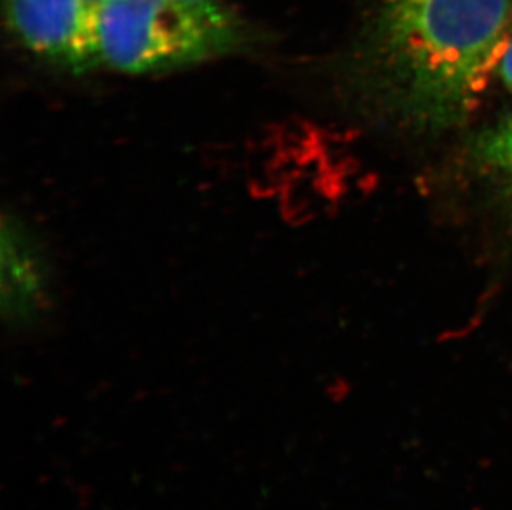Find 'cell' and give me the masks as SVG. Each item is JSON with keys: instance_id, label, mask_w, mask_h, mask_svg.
<instances>
[{"instance_id": "cell-1", "label": "cell", "mask_w": 512, "mask_h": 510, "mask_svg": "<svg viewBox=\"0 0 512 510\" xmlns=\"http://www.w3.org/2000/svg\"><path fill=\"white\" fill-rule=\"evenodd\" d=\"M511 17L512 0H382L363 55V85L406 128H456L498 67Z\"/></svg>"}, {"instance_id": "cell-2", "label": "cell", "mask_w": 512, "mask_h": 510, "mask_svg": "<svg viewBox=\"0 0 512 510\" xmlns=\"http://www.w3.org/2000/svg\"><path fill=\"white\" fill-rule=\"evenodd\" d=\"M241 24L221 2L108 0L97 7L102 67L130 75L171 72L241 49Z\"/></svg>"}, {"instance_id": "cell-3", "label": "cell", "mask_w": 512, "mask_h": 510, "mask_svg": "<svg viewBox=\"0 0 512 510\" xmlns=\"http://www.w3.org/2000/svg\"><path fill=\"white\" fill-rule=\"evenodd\" d=\"M5 19L30 53L70 73L102 67L97 7L87 0H4Z\"/></svg>"}, {"instance_id": "cell-4", "label": "cell", "mask_w": 512, "mask_h": 510, "mask_svg": "<svg viewBox=\"0 0 512 510\" xmlns=\"http://www.w3.org/2000/svg\"><path fill=\"white\" fill-rule=\"evenodd\" d=\"M4 269H10L12 274H4V284L10 282V287L4 289L5 315L14 323L25 322L32 317L40 307L44 279L40 270L39 260L30 251L27 239L22 236L19 226L4 224Z\"/></svg>"}, {"instance_id": "cell-5", "label": "cell", "mask_w": 512, "mask_h": 510, "mask_svg": "<svg viewBox=\"0 0 512 510\" xmlns=\"http://www.w3.org/2000/svg\"><path fill=\"white\" fill-rule=\"evenodd\" d=\"M474 148L479 163L493 174L512 203V115L484 131Z\"/></svg>"}, {"instance_id": "cell-6", "label": "cell", "mask_w": 512, "mask_h": 510, "mask_svg": "<svg viewBox=\"0 0 512 510\" xmlns=\"http://www.w3.org/2000/svg\"><path fill=\"white\" fill-rule=\"evenodd\" d=\"M498 73L501 82L512 92V35H509L508 42L504 45L503 53L499 57Z\"/></svg>"}, {"instance_id": "cell-7", "label": "cell", "mask_w": 512, "mask_h": 510, "mask_svg": "<svg viewBox=\"0 0 512 510\" xmlns=\"http://www.w3.org/2000/svg\"><path fill=\"white\" fill-rule=\"evenodd\" d=\"M188 2H196V4H216L219 0H188Z\"/></svg>"}, {"instance_id": "cell-8", "label": "cell", "mask_w": 512, "mask_h": 510, "mask_svg": "<svg viewBox=\"0 0 512 510\" xmlns=\"http://www.w3.org/2000/svg\"><path fill=\"white\" fill-rule=\"evenodd\" d=\"M87 2H90V4L95 5V7H98V5L105 4V2H108V0H87Z\"/></svg>"}]
</instances>
